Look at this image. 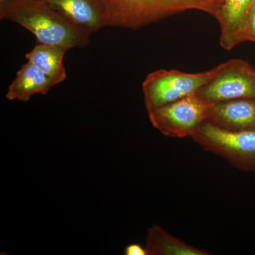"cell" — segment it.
I'll return each instance as SVG.
<instances>
[{
  "instance_id": "obj_6",
  "label": "cell",
  "mask_w": 255,
  "mask_h": 255,
  "mask_svg": "<svg viewBox=\"0 0 255 255\" xmlns=\"http://www.w3.org/2000/svg\"><path fill=\"white\" fill-rule=\"evenodd\" d=\"M210 106L191 95L148 112V117L152 127L165 136L192 137L207 120Z\"/></svg>"
},
{
  "instance_id": "obj_1",
  "label": "cell",
  "mask_w": 255,
  "mask_h": 255,
  "mask_svg": "<svg viewBox=\"0 0 255 255\" xmlns=\"http://www.w3.org/2000/svg\"><path fill=\"white\" fill-rule=\"evenodd\" d=\"M0 18L23 26L39 43L68 50L83 48L90 41L91 33L70 22L50 7L46 0H6L0 3Z\"/></svg>"
},
{
  "instance_id": "obj_3",
  "label": "cell",
  "mask_w": 255,
  "mask_h": 255,
  "mask_svg": "<svg viewBox=\"0 0 255 255\" xmlns=\"http://www.w3.org/2000/svg\"><path fill=\"white\" fill-rule=\"evenodd\" d=\"M216 70L217 66L199 73L164 69L152 72L142 83L146 110L150 112L184 97L195 95L213 78Z\"/></svg>"
},
{
  "instance_id": "obj_12",
  "label": "cell",
  "mask_w": 255,
  "mask_h": 255,
  "mask_svg": "<svg viewBox=\"0 0 255 255\" xmlns=\"http://www.w3.org/2000/svg\"><path fill=\"white\" fill-rule=\"evenodd\" d=\"M146 241L147 255H211L209 252L189 246L157 225H152L149 228Z\"/></svg>"
},
{
  "instance_id": "obj_14",
  "label": "cell",
  "mask_w": 255,
  "mask_h": 255,
  "mask_svg": "<svg viewBox=\"0 0 255 255\" xmlns=\"http://www.w3.org/2000/svg\"><path fill=\"white\" fill-rule=\"evenodd\" d=\"M126 255H147L145 248L139 244H131L127 246L125 249Z\"/></svg>"
},
{
  "instance_id": "obj_9",
  "label": "cell",
  "mask_w": 255,
  "mask_h": 255,
  "mask_svg": "<svg viewBox=\"0 0 255 255\" xmlns=\"http://www.w3.org/2000/svg\"><path fill=\"white\" fill-rule=\"evenodd\" d=\"M255 0H223L216 19L221 28L220 45L230 50L238 45V39L252 9Z\"/></svg>"
},
{
  "instance_id": "obj_4",
  "label": "cell",
  "mask_w": 255,
  "mask_h": 255,
  "mask_svg": "<svg viewBox=\"0 0 255 255\" xmlns=\"http://www.w3.org/2000/svg\"><path fill=\"white\" fill-rule=\"evenodd\" d=\"M191 138L241 171L255 172V130L228 131L205 122Z\"/></svg>"
},
{
  "instance_id": "obj_10",
  "label": "cell",
  "mask_w": 255,
  "mask_h": 255,
  "mask_svg": "<svg viewBox=\"0 0 255 255\" xmlns=\"http://www.w3.org/2000/svg\"><path fill=\"white\" fill-rule=\"evenodd\" d=\"M57 85L34 64L28 61L22 65L11 82L6 94L10 101L28 102L33 95H46L52 87Z\"/></svg>"
},
{
  "instance_id": "obj_8",
  "label": "cell",
  "mask_w": 255,
  "mask_h": 255,
  "mask_svg": "<svg viewBox=\"0 0 255 255\" xmlns=\"http://www.w3.org/2000/svg\"><path fill=\"white\" fill-rule=\"evenodd\" d=\"M206 122L228 131L255 130V98L211 105Z\"/></svg>"
},
{
  "instance_id": "obj_11",
  "label": "cell",
  "mask_w": 255,
  "mask_h": 255,
  "mask_svg": "<svg viewBox=\"0 0 255 255\" xmlns=\"http://www.w3.org/2000/svg\"><path fill=\"white\" fill-rule=\"evenodd\" d=\"M67 51L68 50L63 47L38 43L25 57L58 85L67 79L66 70L63 65Z\"/></svg>"
},
{
  "instance_id": "obj_13",
  "label": "cell",
  "mask_w": 255,
  "mask_h": 255,
  "mask_svg": "<svg viewBox=\"0 0 255 255\" xmlns=\"http://www.w3.org/2000/svg\"><path fill=\"white\" fill-rule=\"evenodd\" d=\"M246 41L255 43V4L252 9L249 17L247 20L244 28H243L241 34L238 37V44Z\"/></svg>"
},
{
  "instance_id": "obj_15",
  "label": "cell",
  "mask_w": 255,
  "mask_h": 255,
  "mask_svg": "<svg viewBox=\"0 0 255 255\" xmlns=\"http://www.w3.org/2000/svg\"><path fill=\"white\" fill-rule=\"evenodd\" d=\"M5 1H6V0H0V3L4 2Z\"/></svg>"
},
{
  "instance_id": "obj_2",
  "label": "cell",
  "mask_w": 255,
  "mask_h": 255,
  "mask_svg": "<svg viewBox=\"0 0 255 255\" xmlns=\"http://www.w3.org/2000/svg\"><path fill=\"white\" fill-rule=\"evenodd\" d=\"M110 26L137 29L172 15L198 10L216 18L223 0H105Z\"/></svg>"
},
{
  "instance_id": "obj_5",
  "label": "cell",
  "mask_w": 255,
  "mask_h": 255,
  "mask_svg": "<svg viewBox=\"0 0 255 255\" xmlns=\"http://www.w3.org/2000/svg\"><path fill=\"white\" fill-rule=\"evenodd\" d=\"M195 96L209 105L255 98V68L248 60L238 58L220 64Z\"/></svg>"
},
{
  "instance_id": "obj_7",
  "label": "cell",
  "mask_w": 255,
  "mask_h": 255,
  "mask_svg": "<svg viewBox=\"0 0 255 255\" xmlns=\"http://www.w3.org/2000/svg\"><path fill=\"white\" fill-rule=\"evenodd\" d=\"M70 22L90 33L110 26V18L105 0H46Z\"/></svg>"
}]
</instances>
